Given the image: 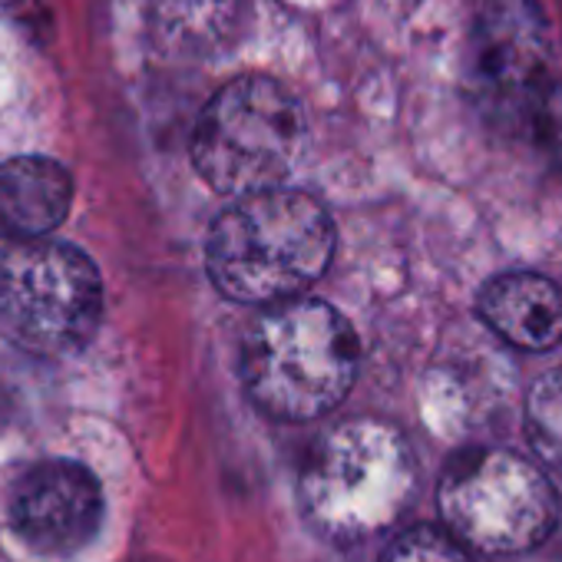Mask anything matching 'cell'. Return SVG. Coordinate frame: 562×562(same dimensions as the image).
<instances>
[{"mask_svg":"<svg viewBox=\"0 0 562 562\" xmlns=\"http://www.w3.org/2000/svg\"><path fill=\"white\" fill-rule=\"evenodd\" d=\"M483 325L519 351H552L562 345V289L536 271H503L476 295Z\"/></svg>","mask_w":562,"mask_h":562,"instance_id":"cell-9","label":"cell"},{"mask_svg":"<svg viewBox=\"0 0 562 562\" xmlns=\"http://www.w3.org/2000/svg\"><path fill=\"white\" fill-rule=\"evenodd\" d=\"M305 110L278 80L248 74L228 80L199 113L192 162L225 195H255L285 182L305 149Z\"/></svg>","mask_w":562,"mask_h":562,"instance_id":"cell-4","label":"cell"},{"mask_svg":"<svg viewBox=\"0 0 562 562\" xmlns=\"http://www.w3.org/2000/svg\"><path fill=\"white\" fill-rule=\"evenodd\" d=\"M378 562H473V552L453 539L443 526H411L397 532Z\"/></svg>","mask_w":562,"mask_h":562,"instance_id":"cell-13","label":"cell"},{"mask_svg":"<svg viewBox=\"0 0 562 562\" xmlns=\"http://www.w3.org/2000/svg\"><path fill=\"white\" fill-rule=\"evenodd\" d=\"M526 437L536 457L562 476V368L542 374L526 394Z\"/></svg>","mask_w":562,"mask_h":562,"instance_id":"cell-12","label":"cell"},{"mask_svg":"<svg viewBox=\"0 0 562 562\" xmlns=\"http://www.w3.org/2000/svg\"><path fill=\"white\" fill-rule=\"evenodd\" d=\"M103 490L74 460L31 467L11 493V526L41 555L67 559L87 549L103 526Z\"/></svg>","mask_w":562,"mask_h":562,"instance_id":"cell-8","label":"cell"},{"mask_svg":"<svg viewBox=\"0 0 562 562\" xmlns=\"http://www.w3.org/2000/svg\"><path fill=\"white\" fill-rule=\"evenodd\" d=\"M74 179L47 156L0 162V241H41L70 212Z\"/></svg>","mask_w":562,"mask_h":562,"instance_id":"cell-11","label":"cell"},{"mask_svg":"<svg viewBox=\"0 0 562 562\" xmlns=\"http://www.w3.org/2000/svg\"><path fill=\"white\" fill-rule=\"evenodd\" d=\"M241 384L278 420H318L355 387L361 345L341 312L315 299L261 308L241 335Z\"/></svg>","mask_w":562,"mask_h":562,"instance_id":"cell-2","label":"cell"},{"mask_svg":"<svg viewBox=\"0 0 562 562\" xmlns=\"http://www.w3.org/2000/svg\"><path fill=\"white\" fill-rule=\"evenodd\" d=\"M103 318V281L90 255L64 241L0 251V331L44 358L83 348Z\"/></svg>","mask_w":562,"mask_h":562,"instance_id":"cell-6","label":"cell"},{"mask_svg":"<svg viewBox=\"0 0 562 562\" xmlns=\"http://www.w3.org/2000/svg\"><path fill=\"white\" fill-rule=\"evenodd\" d=\"M473 83L499 123L549 139L562 97L549 80V24L536 0H493L473 34Z\"/></svg>","mask_w":562,"mask_h":562,"instance_id":"cell-7","label":"cell"},{"mask_svg":"<svg viewBox=\"0 0 562 562\" xmlns=\"http://www.w3.org/2000/svg\"><path fill=\"white\" fill-rule=\"evenodd\" d=\"M331 212L302 189L235 199L209 228L212 285L238 305H281L308 292L335 258Z\"/></svg>","mask_w":562,"mask_h":562,"instance_id":"cell-1","label":"cell"},{"mask_svg":"<svg viewBox=\"0 0 562 562\" xmlns=\"http://www.w3.org/2000/svg\"><path fill=\"white\" fill-rule=\"evenodd\" d=\"M417 463L407 437L371 417L325 430L299 476L308 522L335 542H368L387 532L411 506Z\"/></svg>","mask_w":562,"mask_h":562,"instance_id":"cell-3","label":"cell"},{"mask_svg":"<svg viewBox=\"0 0 562 562\" xmlns=\"http://www.w3.org/2000/svg\"><path fill=\"white\" fill-rule=\"evenodd\" d=\"M0 11L14 14V21H34V14H44L37 0H0Z\"/></svg>","mask_w":562,"mask_h":562,"instance_id":"cell-14","label":"cell"},{"mask_svg":"<svg viewBox=\"0 0 562 562\" xmlns=\"http://www.w3.org/2000/svg\"><path fill=\"white\" fill-rule=\"evenodd\" d=\"M443 529L470 552L519 555L542 546L559 522L552 480L503 447L460 450L437 483Z\"/></svg>","mask_w":562,"mask_h":562,"instance_id":"cell-5","label":"cell"},{"mask_svg":"<svg viewBox=\"0 0 562 562\" xmlns=\"http://www.w3.org/2000/svg\"><path fill=\"white\" fill-rule=\"evenodd\" d=\"M149 41L172 60H212L241 44L251 0H149Z\"/></svg>","mask_w":562,"mask_h":562,"instance_id":"cell-10","label":"cell"}]
</instances>
